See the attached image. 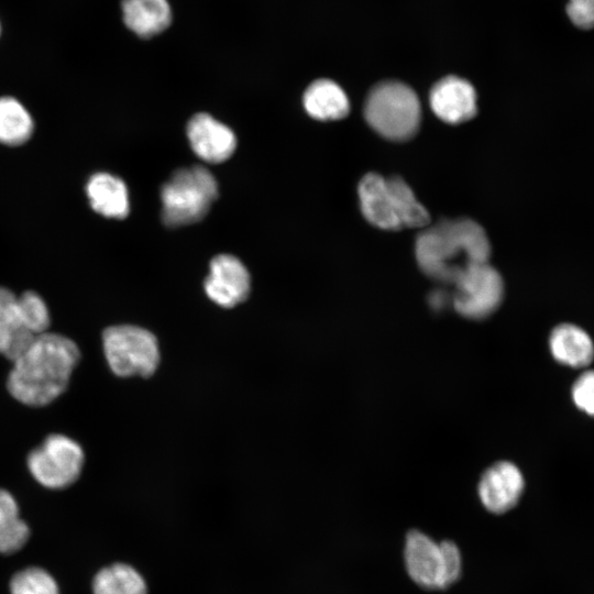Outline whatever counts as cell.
I'll list each match as a JSON object with an SVG mask.
<instances>
[{"label": "cell", "mask_w": 594, "mask_h": 594, "mask_svg": "<svg viewBox=\"0 0 594 594\" xmlns=\"http://www.w3.org/2000/svg\"><path fill=\"white\" fill-rule=\"evenodd\" d=\"M524 486L520 470L512 462L502 461L483 473L477 491L483 506L488 512L504 514L517 505Z\"/></svg>", "instance_id": "30bf717a"}, {"label": "cell", "mask_w": 594, "mask_h": 594, "mask_svg": "<svg viewBox=\"0 0 594 594\" xmlns=\"http://www.w3.org/2000/svg\"><path fill=\"white\" fill-rule=\"evenodd\" d=\"M565 14L574 28L581 31L594 29V0H566Z\"/></svg>", "instance_id": "d4e9b609"}, {"label": "cell", "mask_w": 594, "mask_h": 594, "mask_svg": "<svg viewBox=\"0 0 594 594\" xmlns=\"http://www.w3.org/2000/svg\"><path fill=\"white\" fill-rule=\"evenodd\" d=\"M30 529L19 516L14 497L0 488V553L19 551L28 541Z\"/></svg>", "instance_id": "ffe728a7"}, {"label": "cell", "mask_w": 594, "mask_h": 594, "mask_svg": "<svg viewBox=\"0 0 594 594\" xmlns=\"http://www.w3.org/2000/svg\"><path fill=\"white\" fill-rule=\"evenodd\" d=\"M386 180L395 197L398 216L403 227H426L430 222V215L426 208L418 202L411 188L406 182L397 175L386 178Z\"/></svg>", "instance_id": "7402d4cb"}, {"label": "cell", "mask_w": 594, "mask_h": 594, "mask_svg": "<svg viewBox=\"0 0 594 594\" xmlns=\"http://www.w3.org/2000/svg\"><path fill=\"white\" fill-rule=\"evenodd\" d=\"M572 397L581 410L594 416V371L583 373L575 381Z\"/></svg>", "instance_id": "484cf974"}, {"label": "cell", "mask_w": 594, "mask_h": 594, "mask_svg": "<svg viewBox=\"0 0 594 594\" xmlns=\"http://www.w3.org/2000/svg\"><path fill=\"white\" fill-rule=\"evenodd\" d=\"M35 337L25 324L18 296L0 286V353L14 361Z\"/></svg>", "instance_id": "5bb4252c"}, {"label": "cell", "mask_w": 594, "mask_h": 594, "mask_svg": "<svg viewBox=\"0 0 594 594\" xmlns=\"http://www.w3.org/2000/svg\"><path fill=\"white\" fill-rule=\"evenodd\" d=\"M91 208L107 218L123 219L129 215L128 189L122 179L109 173L94 174L86 186Z\"/></svg>", "instance_id": "2e32d148"}, {"label": "cell", "mask_w": 594, "mask_h": 594, "mask_svg": "<svg viewBox=\"0 0 594 594\" xmlns=\"http://www.w3.org/2000/svg\"><path fill=\"white\" fill-rule=\"evenodd\" d=\"M204 285L207 296L215 304L232 308L248 298L251 278L239 258L230 254H220L211 260Z\"/></svg>", "instance_id": "9c48e42d"}, {"label": "cell", "mask_w": 594, "mask_h": 594, "mask_svg": "<svg viewBox=\"0 0 594 594\" xmlns=\"http://www.w3.org/2000/svg\"><path fill=\"white\" fill-rule=\"evenodd\" d=\"M102 346L110 370L120 377H150L160 363L157 339L138 326L107 328L102 333Z\"/></svg>", "instance_id": "8992f818"}, {"label": "cell", "mask_w": 594, "mask_h": 594, "mask_svg": "<svg viewBox=\"0 0 594 594\" xmlns=\"http://www.w3.org/2000/svg\"><path fill=\"white\" fill-rule=\"evenodd\" d=\"M549 346L558 362L572 367L586 366L594 358L591 337L571 323H562L552 330Z\"/></svg>", "instance_id": "ac0fdd59"}, {"label": "cell", "mask_w": 594, "mask_h": 594, "mask_svg": "<svg viewBox=\"0 0 594 594\" xmlns=\"http://www.w3.org/2000/svg\"><path fill=\"white\" fill-rule=\"evenodd\" d=\"M415 255L428 277L453 285L470 264L488 262L491 244L474 220L443 218L417 235Z\"/></svg>", "instance_id": "7a4b0ae2"}, {"label": "cell", "mask_w": 594, "mask_h": 594, "mask_svg": "<svg viewBox=\"0 0 594 594\" xmlns=\"http://www.w3.org/2000/svg\"><path fill=\"white\" fill-rule=\"evenodd\" d=\"M34 123L26 108L15 98H0V142L20 145L33 133Z\"/></svg>", "instance_id": "44dd1931"}, {"label": "cell", "mask_w": 594, "mask_h": 594, "mask_svg": "<svg viewBox=\"0 0 594 594\" xmlns=\"http://www.w3.org/2000/svg\"><path fill=\"white\" fill-rule=\"evenodd\" d=\"M302 105L314 119L328 121L348 116L350 102L344 90L330 79L312 81L304 92Z\"/></svg>", "instance_id": "e0dca14e"}, {"label": "cell", "mask_w": 594, "mask_h": 594, "mask_svg": "<svg viewBox=\"0 0 594 594\" xmlns=\"http://www.w3.org/2000/svg\"><path fill=\"white\" fill-rule=\"evenodd\" d=\"M79 356L72 339L50 331L38 334L12 361L8 391L24 405H48L66 391Z\"/></svg>", "instance_id": "6da1fadb"}, {"label": "cell", "mask_w": 594, "mask_h": 594, "mask_svg": "<svg viewBox=\"0 0 594 594\" xmlns=\"http://www.w3.org/2000/svg\"><path fill=\"white\" fill-rule=\"evenodd\" d=\"M121 8L127 28L142 38L161 34L173 20L168 0H122Z\"/></svg>", "instance_id": "9a60e30c"}, {"label": "cell", "mask_w": 594, "mask_h": 594, "mask_svg": "<svg viewBox=\"0 0 594 594\" xmlns=\"http://www.w3.org/2000/svg\"><path fill=\"white\" fill-rule=\"evenodd\" d=\"M85 462L78 442L65 435H50L26 459L33 477L43 486L62 490L75 483Z\"/></svg>", "instance_id": "52a82bcc"}, {"label": "cell", "mask_w": 594, "mask_h": 594, "mask_svg": "<svg viewBox=\"0 0 594 594\" xmlns=\"http://www.w3.org/2000/svg\"><path fill=\"white\" fill-rule=\"evenodd\" d=\"M366 122L391 141H406L419 129L421 108L417 94L397 80L376 84L365 99Z\"/></svg>", "instance_id": "3957f363"}, {"label": "cell", "mask_w": 594, "mask_h": 594, "mask_svg": "<svg viewBox=\"0 0 594 594\" xmlns=\"http://www.w3.org/2000/svg\"><path fill=\"white\" fill-rule=\"evenodd\" d=\"M19 306L29 330L38 336L48 331L51 317L44 299L35 292H24L18 296Z\"/></svg>", "instance_id": "cb8c5ba5"}, {"label": "cell", "mask_w": 594, "mask_h": 594, "mask_svg": "<svg viewBox=\"0 0 594 594\" xmlns=\"http://www.w3.org/2000/svg\"><path fill=\"white\" fill-rule=\"evenodd\" d=\"M453 308L463 317L481 320L491 316L501 305L504 283L501 274L488 262L465 267L453 283Z\"/></svg>", "instance_id": "ba28073f"}, {"label": "cell", "mask_w": 594, "mask_h": 594, "mask_svg": "<svg viewBox=\"0 0 594 594\" xmlns=\"http://www.w3.org/2000/svg\"><path fill=\"white\" fill-rule=\"evenodd\" d=\"M429 103L435 114L450 124L471 120L477 112L474 87L468 80L452 75L432 86Z\"/></svg>", "instance_id": "8fae6325"}, {"label": "cell", "mask_w": 594, "mask_h": 594, "mask_svg": "<svg viewBox=\"0 0 594 594\" xmlns=\"http://www.w3.org/2000/svg\"><path fill=\"white\" fill-rule=\"evenodd\" d=\"M449 301L451 302V298H449L448 293L442 289H437L429 296V304L436 310L443 309Z\"/></svg>", "instance_id": "4316f807"}, {"label": "cell", "mask_w": 594, "mask_h": 594, "mask_svg": "<svg viewBox=\"0 0 594 594\" xmlns=\"http://www.w3.org/2000/svg\"><path fill=\"white\" fill-rule=\"evenodd\" d=\"M217 197L218 184L207 168H180L162 186V220L169 228L196 223L208 213Z\"/></svg>", "instance_id": "277c9868"}, {"label": "cell", "mask_w": 594, "mask_h": 594, "mask_svg": "<svg viewBox=\"0 0 594 594\" xmlns=\"http://www.w3.org/2000/svg\"><path fill=\"white\" fill-rule=\"evenodd\" d=\"M187 138L195 154L207 163L227 161L237 147L230 128L208 113H197L187 123Z\"/></svg>", "instance_id": "7c38bea8"}, {"label": "cell", "mask_w": 594, "mask_h": 594, "mask_svg": "<svg viewBox=\"0 0 594 594\" xmlns=\"http://www.w3.org/2000/svg\"><path fill=\"white\" fill-rule=\"evenodd\" d=\"M94 594H147L144 576L123 562L102 568L92 580Z\"/></svg>", "instance_id": "d6986e66"}, {"label": "cell", "mask_w": 594, "mask_h": 594, "mask_svg": "<svg viewBox=\"0 0 594 594\" xmlns=\"http://www.w3.org/2000/svg\"><path fill=\"white\" fill-rule=\"evenodd\" d=\"M404 560L408 575L419 586L443 590L461 576L462 557L450 540L436 541L419 530L406 536Z\"/></svg>", "instance_id": "5b68a950"}, {"label": "cell", "mask_w": 594, "mask_h": 594, "mask_svg": "<svg viewBox=\"0 0 594 594\" xmlns=\"http://www.w3.org/2000/svg\"><path fill=\"white\" fill-rule=\"evenodd\" d=\"M11 594H59L54 578L44 569L31 566L15 573L10 581Z\"/></svg>", "instance_id": "603a6c76"}, {"label": "cell", "mask_w": 594, "mask_h": 594, "mask_svg": "<svg viewBox=\"0 0 594 594\" xmlns=\"http://www.w3.org/2000/svg\"><path fill=\"white\" fill-rule=\"evenodd\" d=\"M360 208L364 218L382 230H400L395 197L386 178L376 173L365 174L359 183Z\"/></svg>", "instance_id": "4fadbf2b"}]
</instances>
